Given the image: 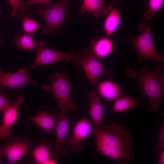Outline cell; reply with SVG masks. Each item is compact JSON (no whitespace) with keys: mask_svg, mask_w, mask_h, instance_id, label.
Wrapping results in <instances>:
<instances>
[{"mask_svg":"<svg viewBox=\"0 0 164 164\" xmlns=\"http://www.w3.org/2000/svg\"><path fill=\"white\" fill-rule=\"evenodd\" d=\"M28 118L46 132L55 129L58 120L54 114L46 111H40L36 115Z\"/></svg>","mask_w":164,"mask_h":164,"instance_id":"e0dca14e","label":"cell"},{"mask_svg":"<svg viewBox=\"0 0 164 164\" xmlns=\"http://www.w3.org/2000/svg\"><path fill=\"white\" fill-rule=\"evenodd\" d=\"M19 19L22 22V27L25 32L34 33L40 25L39 22L32 19L28 14L19 15Z\"/></svg>","mask_w":164,"mask_h":164,"instance_id":"7402d4cb","label":"cell"},{"mask_svg":"<svg viewBox=\"0 0 164 164\" xmlns=\"http://www.w3.org/2000/svg\"><path fill=\"white\" fill-rule=\"evenodd\" d=\"M96 151L120 163L129 164L135 158V143L131 132L116 124L105 125L101 128L93 127Z\"/></svg>","mask_w":164,"mask_h":164,"instance_id":"6da1fadb","label":"cell"},{"mask_svg":"<svg viewBox=\"0 0 164 164\" xmlns=\"http://www.w3.org/2000/svg\"><path fill=\"white\" fill-rule=\"evenodd\" d=\"M104 4V1L100 0H83L79 12L97 17L101 14H108L113 8L111 6H106Z\"/></svg>","mask_w":164,"mask_h":164,"instance_id":"5bb4252c","label":"cell"},{"mask_svg":"<svg viewBox=\"0 0 164 164\" xmlns=\"http://www.w3.org/2000/svg\"><path fill=\"white\" fill-rule=\"evenodd\" d=\"M105 19L103 28L107 36L113 34L119 27L121 22L120 11L116 8H112Z\"/></svg>","mask_w":164,"mask_h":164,"instance_id":"ac0fdd59","label":"cell"},{"mask_svg":"<svg viewBox=\"0 0 164 164\" xmlns=\"http://www.w3.org/2000/svg\"><path fill=\"white\" fill-rule=\"evenodd\" d=\"M2 9L0 8V17L1 15L2 14Z\"/></svg>","mask_w":164,"mask_h":164,"instance_id":"4dcf8cb0","label":"cell"},{"mask_svg":"<svg viewBox=\"0 0 164 164\" xmlns=\"http://www.w3.org/2000/svg\"><path fill=\"white\" fill-rule=\"evenodd\" d=\"M73 60L76 65H80L82 67L92 85L96 84L101 75L111 73V70L105 68L99 58L90 49H85L83 52H78Z\"/></svg>","mask_w":164,"mask_h":164,"instance_id":"8992f818","label":"cell"},{"mask_svg":"<svg viewBox=\"0 0 164 164\" xmlns=\"http://www.w3.org/2000/svg\"><path fill=\"white\" fill-rule=\"evenodd\" d=\"M138 107V103L135 99L124 96L115 99L112 108L114 112L120 113L126 111L131 108H137Z\"/></svg>","mask_w":164,"mask_h":164,"instance_id":"ffe728a7","label":"cell"},{"mask_svg":"<svg viewBox=\"0 0 164 164\" xmlns=\"http://www.w3.org/2000/svg\"><path fill=\"white\" fill-rule=\"evenodd\" d=\"M32 155L35 163L37 164H45L51 157L50 151L52 148L50 145L45 141L35 146Z\"/></svg>","mask_w":164,"mask_h":164,"instance_id":"d6986e66","label":"cell"},{"mask_svg":"<svg viewBox=\"0 0 164 164\" xmlns=\"http://www.w3.org/2000/svg\"><path fill=\"white\" fill-rule=\"evenodd\" d=\"M159 139L157 142L155 144L152 152L155 153L160 151L164 149V124L162 125L160 128L158 133Z\"/></svg>","mask_w":164,"mask_h":164,"instance_id":"d4e9b609","label":"cell"},{"mask_svg":"<svg viewBox=\"0 0 164 164\" xmlns=\"http://www.w3.org/2000/svg\"><path fill=\"white\" fill-rule=\"evenodd\" d=\"M90 101L88 113L90 119L97 128L102 126L104 117V108L99 98L94 91L87 94Z\"/></svg>","mask_w":164,"mask_h":164,"instance_id":"4fadbf2b","label":"cell"},{"mask_svg":"<svg viewBox=\"0 0 164 164\" xmlns=\"http://www.w3.org/2000/svg\"><path fill=\"white\" fill-rule=\"evenodd\" d=\"M12 44L24 50L36 49L33 38L30 34L26 32L20 35H15L12 40Z\"/></svg>","mask_w":164,"mask_h":164,"instance_id":"44dd1931","label":"cell"},{"mask_svg":"<svg viewBox=\"0 0 164 164\" xmlns=\"http://www.w3.org/2000/svg\"><path fill=\"white\" fill-rule=\"evenodd\" d=\"M113 49L112 40L109 36L91 39L90 50L97 57L103 58L110 55Z\"/></svg>","mask_w":164,"mask_h":164,"instance_id":"9a60e30c","label":"cell"},{"mask_svg":"<svg viewBox=\"0 0 164 164\" xmlns=\"http://www.w3.org/2000/svg\"><path fill=\"white\" fill-rule=\"evenodd\" d=\"M3 92V90L2 88H0V92Z\"/></svg>","mask_w":164,"mask_h":164,"instance_id":"1f68e13d","label":"cell"},{"mask_svg":"<svg viewBox=\"0 0 164 164\" xmlns=\"http://www.w3.org/2000/svg\"><path fill=\"white\" fill-rule=\"evenodd\" d=\"M51 77L50 84L43 86L42 90L49 92L53 96L61 113L65 114L70 109H77L78 106L72 102L71 97L70 88L73 82L68 79L66 73H53Z\"/></svg>","mask_w":164,"mask_h":164,"instance_id":"3957f363","label":"cell"},{"mask_svg":"<svg viewBox=\"0 0 164 164\" xmlns=\"http://www.w3.org/2000/svg\"><path fill=\"white\" fill-rule=\"evenodd\" d=\"M159 155V159L158 161V164H164V149L157 152Z\"/></svg>","mask_w":164,"mask_h":164,"instance_id":"83f0119b","label":"cell"},{"mask_svg":"<svg viewBox=\"0 0 164 164\" xmlns=\"http://www.w3.org/2000/svg\"><path fill=\"white\" fill-rule=\"evenodd\" d=\"M91 122L84 117L76 122L73 129L72 135L67 134L66 144L72 152L80 153L83 149L82 141L88 137L93 131Z\"/></svg>","mask_w":164,"mask_h":164,"instance_id":"9c48e42d","label":"cell"},{"mask_svg":"<svg viewBox=\"0 0 164 164\" xmlns=\"http://www.w3.org/2000/svg\"><path fill=\"white\" fill-rule=\"evenodd\" d=\"M3 40H2L0 38V44H1L2 43Z\"/></svg>","mask_w":164,"mask_h":164,"instance_id":"d6a6232c","label":"cell"},{"mask_svg":"<svg viewBox=\"0 0 164 164\" xmlns=\"http://www.w3.org/2000/svg\"><path fill=\"white\" fill-rule=\"evenodd\" d=\"M97 88L99 94L106 101H112L125 96L117 85L110 81L100 82L98 85Z\"/></svg>","mask_w":164,"mask_h":164,"instance_id":"2e32d148","label":"cell"},{"mask_svg":"<svg viewBox=\"0 0 164 164\" xmlns=\"http://www.w3.org/2000/svg\"><path fill=\"white\" fill-rule=\"evenodd\" d=\"M164 0H149V8L144 15L145 20L151 19L157 14L162 6Z\"/></svg>","mask_w":164,"mask_h":164,"instance_id":"603a6c76","label":"cell"},{"mask_svg":"<svg viewBox=\"0 0 164 164\" xmlns=\"http://www.w3.org/2000/svg\"><path fill=\"white\" fill-rule=\"evenodd\" d=\"M4 155L7 159V164L16 163L21 159L28 151L35 146L28 139L22 136H12L10 140L3 145Z\"/></svg>","mask_w":164,"mask_h":164,"instance_id":"ba28073f","label":"cell"},{"mask_svg":"<svg viewBox=\"0 0 164 164\" xmlns=\"http://www.w3.org/2000/svg\"><path fill=\"white\" fill-rule=\"evenodd\" d=\"M51 0H28L24 1L19 0V9L22 11L25 12L28 10L29 6L34 5H42L45 7H49L51 5Z\"/></svg>","mask_w":164,"mask_h":164,"instance_id":"cb8c5ba5","label":"cell"},{"mask_svg":"<svg viewBox=\"0 0 164 164\" xmlns=\"http://www.w3.org/2000/svg\"><path fill=\"white\" fill-rule=\"evenodd\" d=\"M4 155L3 148V146H0V164L1 163V157Z\"/></svg>","mask_w":164,"mask_h":164,"instance_id":"f546056e","label":"cell"},{"mask_svg":"<svg viewBox=\"0 0 164 164\" xmlns=\"http://www.w3.org/2000/svg\"><path fill=\"white\" fill-rule=\"evenodd\" d=\"M162 64L159 63L153 70L146 67L137 72L131 68L126 69L125 75L138 81L147 97L149 112H155L160 109L164 101V76L162 73Z\"/></svg>","mask_w":164,"mask_h":164,"instance_id":"7a4b0ae2","label":"cell"},{"mask_svg":"<svg viewBox=\"0 0 164 164\" xmlns=\"http://www.w3.org/2000/svg\"><path fill=\"white\" fill-rule=\"evenodd\" d=\"M28 68H20L15 72L3 73L0 69V87L19 89L23 86L29 84L35 86L37 84L36 80L31 79Z\"/></svg>","mask_w":164,"mask_h":164,"instance_id":"30bf717a","label":"cell"},{"mask_svg":"<svg viewBox=\"0 0 164 164\" xmlns=\"http://www.w3.org/2000/svg\"><path fill=\"white\" fill-rule=\"evenodd\" d=\"M55 129L56 142L51 157L58 159L60 157L66 158L69 152L64 144L70 129V123L68 118L64 114L60 112Z\"/></svg>","mask_w":164,"mask_h":164,"instance_id":"8fae6325","label":"cell"},{"mask_svg":"<svg viewBox=\"0 0 164 164\" xmlns=\"http://www.w3.org/2000/svg\"><path fill=\"white\" fill-rule=\"evenodd\" d=\"M59 163L58 159L50 157L45 164H58Z\"/></svg>","mask_w":164,"mask_h":164,"instance_id":"f1b7e54d","label":"cell"},{"mask_svg":"<svg viewBox=\"0 0 164 164\" xmlns=\"http://www.w3.org/2000/svg\"><path fill=\"white\" fill-rule=\"evenodd\" d=\"M150 26L149 23H141L138 26L139 33L131 39L134 48L138 55L136 61L137 63L147 59L153 60L160 63L164 61V56L159 54L155 47Z\"/></svg>","mask_w":164,"mask_h":164,"instance_id":"277c9868","label":"cell"},{"mask_svg":"<svg viewBox=\"0 0 164 164\" xmlns=\"http://www.w3.org/2000/svg\"><path fill=\"white\" fill-rule=\"evenodd\" d=\"M8 0L12 9L11 16L19 19L20 15L18 14V10L19 8V0Z\"/></svg>","mask_w":164,"mask_h":164,"instance_id":"484cf974","label":"cell"},{"mask_svg":"<svg viewBox=\"0 0 164 164\" xmlns=\"http://www.w3.org/2000/svg\"><path fill=\"white\" fill-rule=\"evenodd\" d=\"M2 93L0 92V111L3 112L13 102L8 100Z\"/></svg>","mask_w":164,"mask_h":164,"instance_id":"4316f807","label":"cell"},{"mask_svg":"<svg viewBox=\"0 0 164 164\" xmlns=\"http://www.w3.org/2000/svg\"><path fill=\"white\" fill-rule=\"evenodd\" d=\"M24 100L23 97L19 96L3 112L2 123L0 126V138H5L10 135V128L18 118L19 107Z\"/></svg>","mask_w":164,"mask_h":164,"instance_id":"7c38bea8","label":"cell"},{"mask_svg":"<svg viewBox=\"0 0 164 164\" xmlns=\"http://www.w3.org/2000/svg\"><path fill=\"white\" fill-rule=\"evenodd\" d=\"M44 44L41 40L36 42V45L37 52L33 63L29 66L31 70L38 66L63 60L69 62L75 57V53L73 51L71 53L62 52L46 48Z\"/></svg>","mask_w":164,"mask_h":164,"instance_id":"52a82bcc","label":"cell"},{"mask_svg":"<svg viewBox=\"0 0 164 164\" xmlns=\"http://www.w3.org/2000/svg\"><path fill=\"white\" fill-rule=\"evenodd\" d=\"M70 1L61 0L53 5L43 8L35 6L38 14L45 21V24L41 26L44 33L55 36L57 29L64 26Z\"/></svg>","mask_w":164,"mask_h":164,"instance_id":"5b68a950","label":"cell"}]
</instances>
